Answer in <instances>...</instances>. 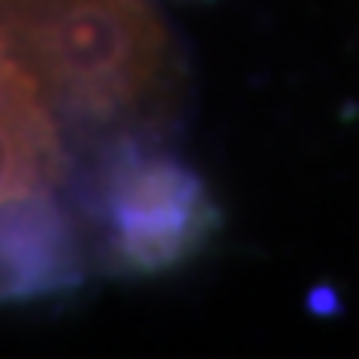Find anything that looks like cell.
I'll use <instances>...</instances> for the list:
<instances>
[{
    "mask_svg": "<svg viewBox=\"0 0 359 359\" xmlns=\"http://www.w3.org/2000/svg\"><path fill=\"white\" fill-rule=\"evenodd\" d=\"M4 50L67 127L110 143H154L187 100L183 50L154 0H4Z\"/></svg>",
    "mask_w": 359,
    "mask_h": 359,
    "instance_id": "6da1fadb",
    "label": "cell"
},
{
    "mask_svg": "<svg viewBox=\"0 0 359 359\" xmlns=\"http://www.w3.org/2000/svg\"><path fill=\"white\" fill-rule=\"evenodd\" d=\"M100 259L110 273L156 276L183 266L219 230L203 177L147 140L114 143L93 187Z\"/></svg>",
    "mask_w": 359,
    "mask_h": 359,
    "instance_id": "7a4b0ae2",
    "label": "cell"
},
{
    "mask_svg": "<svg viewBox=\"0 0 359 359\" xmlns=\"http://www.w3.org/2000/svg\"><path fill=\"white\" fill-rule=\"evenodd\" d=\"M70 180L67 123L34 70L4 50V210L53 200Z\"/></svg>",
    "mask_w": 359,
    "mask_h": 359,
    "instance_id": "3957f363",
    "label": "cell"
},
{
    "mask_svg": "<svg viewBox=\"0 0 359 359\" xmlns=\"http://www.w3.org/2000/svg\"><path fill=\"white\" fill-rule=\"evenodd\" d=\"M83 280V246L60 196L4 210V296L43 299Z\"/></svg>",
    "mask_w": 359,
    "mask_h": 359,
    "instance_id": "277c9868",
    "label": "cell"
}]
</instances>
